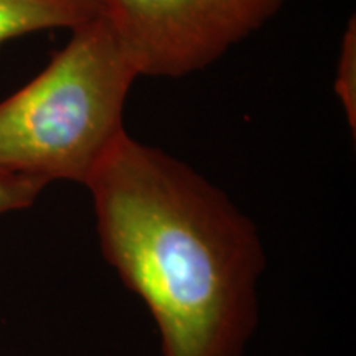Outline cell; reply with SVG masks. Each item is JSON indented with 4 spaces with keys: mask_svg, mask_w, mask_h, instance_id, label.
Returning <instances> with one entry per match:
<instances>
[{
    "mask_svg": "<svg viewBox=\"0 0 356 356\" xmlns=\"http://www.w3.org/2000/svg\"><path fill=\"white\" fill-rule=\"evenodd\" d=\"M86 188L102 256L144 302L162 356H244L267 262L256 222L184 160L129 134Z\"/></svg>",
    "mask_w": 356,
    "mask_h": 356,
    "instance_id": "6da1fadb",
    "label": "cell"
},
{
    "mask_svg": "<svg viewBox=\"0 0 356 356\" xmlns=\"http://www.w3.org/2000/svg\"><path fill=\"white\" fill-rule=\"evenodd\" d=\"M139 78L104 13L71 30L50 63L0 102V172L88 186L127 134Z\"/></svg>",
    "mask_w": 356,
    "mask_h": 356,
    "instance_id": "7a4b0ae2",
    "label": "cell"
},
{
    "mask_svg": "<svg viewBox=\"0 0 356 356\" xmlns=\"http://www.w3.org/2000/svg\"><path fill=\"white\" fill-rule=\"evenodd\" d=\"M139 76L207 70L261 30L287 0H101Z\"/></svg>",
    "mask_w": 356,
    "mask_h": 356,
    "instance_id": "3957f363",
    "label": "cell"
},
{
    "mask_svg": "<svg viewBox=\"0 0 356 356\" xmlns=\"http://www.w3.org/2000/svg\"><path fill=\"white\" fill-rule=\"evenodd\" d=\"M101 0H0V47L43 30H74L101 17Z\"/></svg>",
    "mask_w": 356,
    "mask_h": 356,
    "instance_id": "277c9868",
    "label": "cell"
},
{
    "mask_svg": "<svg viewBox=\"0 0 356 356\" xmlns=\"http://www.w3.org/2000/svg\"><path fill=\"white\" fill-rule=\"evenodd\" d=\"M335 95L341 102L351 132L356 131V22L351 17L341 37L335 68Z\"/></svg>",
    "mask_w": 356,
    "mask_h": 356,
    "instance_id": "5b68a950",
    "label": "cell"
},
{
    "mask_svg": "<svg viewBox=\"0 0 356 356\" xmlns=\"http://www.w3.org/2000/svg\"><path fill=\"white\" fill-rule=\"evenodd\" d=\"M44 188L32 178L0 172V215L30 208Z\"/></svg>",
    "mask_w": 356,
    "mask_h": 356,
    "instance_id": "8992f818",
    "label": "cell"
}]
</instances>
